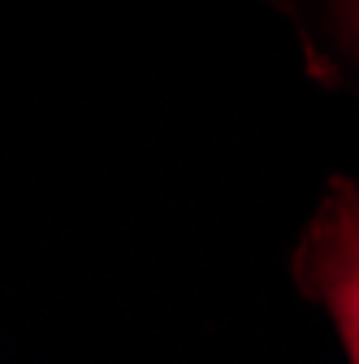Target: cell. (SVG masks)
Returning a JSON list of instances; mask_svg holds the SVG:
<instances>
[{"label":"cell","instance_id":"cell-1","mask_svg":"<svg viewBox=\"0 0 359 364\" xmlns=\"http://www.w3.org/2000/svg\"><path fill=\"white\" fill-rule=\"evenodd\" d=\"M299 273L321 295L342 330L350 364H359V187L338 182L303 243Z\"/></svg>","mask_w":359,"mask_h":364},{"label":"cell","instance_id":"cell-2","mask_svg":"<svg viewBox=\"0 0 359 364\" xmlns=\"http://www.w3.org/2000/svg\"><path fill=\"white\" fill-rule=\"evenodd\" d=\"M350 18H355V31H359V0H350Z\"/></svg>","mask_w":359,"mask_h":364}]
</instances>
